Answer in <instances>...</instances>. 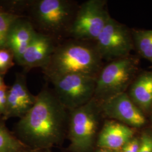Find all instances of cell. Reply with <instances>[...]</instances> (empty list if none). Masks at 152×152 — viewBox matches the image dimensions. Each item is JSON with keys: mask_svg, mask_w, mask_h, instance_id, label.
Segmentation results:
<instances>
[{"mask_svg": "<svg viewBox=\"0 0 152 152\" xmlns=\"http://www.w3.org/2000/svg\"><path fill=\"white\" fill-rule=\"evenodd\" d=\"M69 110L54 92L44 88L31 109L20 118L15 135L31 150L51 149L67 135Z\"/></svg>", "mask_w": 152, "mask_h": 152, "instance_id": "cell-1", "label": "cell"}, {"mask_svg": "<svg viewBox=\"0 0 152 152\" xmlns=\"http://www.w3.org/2000/svg\"><path fill=\"white\" fill-rule=\"evenodd\" d=\"M135 131L127 125L114 120L105 122L98 136L100 148L120 151L133 137Z\"/></svg>", "mask_w": 152, "mask_h": 152, "instance_id": "cell-12", "label": "cell"}, {"mask_svg": "<svg viewBox=\"0 0 152 152\" xmlns=\"http://www.w3.org/2000/svg\"><path fill=\"white\" fill-rule=\"evenodd\" d=\"M36 32L29 22L20 18L13 24L7 39L6 49L11 51L18 63Z\"/></svg>", "mask_w": 152, "mask_h": 152, "instance_id": "cell-13", "label": "cell"}, {"mask_svg": "<svg viewBox=\"0 0 152 152\" xmlns=\"http://www.w3.org/2000/svg\"><path fill=\"white\" fill-rule=\"evenodd\" d=\"M55 95L69 110L90 102L94 97L96 77L81 73H71L50 80Z\"/></svg>", "mask_w": 152, "mask_h": 152, "instance_id": "cell-6", "label": "cell"}, {"mask_svg": "<svg viewBox=\"0 0 152 152\" xmlns=\"http://www.w3.org/2000/svg\"><path fill=\"white\" fill-rule=\"evenodd\" d=\"M19 18V16L17 15L0 10V49H6L10 30Z\"/></svg>", "mask_w": 152, "mask_h": 152, "instance_id": "cell-17", "label": "cell"}, {"mask_svg": "<svg viewBox=\"0 0 152 152\" xmlns=\"http://www.w3.org/2000/svg\"><path fill=\"white\" fill-rule=\"evenodd\" d=\"M55 49L50 36L36 32L18 63L30 68L42 67L44 69L48 65Z\"/></svg>", "mask_w": 152, "mask_h": 152, "instance_id": "cell-11", "label": "cell"}, {"mask_svg": "<svg viewBox=\"0 0 152 152\" xmlns=\"http://www.w3.org/2000/svg\"><path fill=\"white\" fill-rule=\"evenodd\" d=\"M151 119H152V109L151 110Z\"/></svg>", "mask_w": 152, "mask_h": 152, "instance_id": "cell-24", "label": "cell"}, {"mask_svg": "<svg viewBox=\"0 0 152 152\" xmlns=\"http://www.w3.org/2000/svg\"><path fill=\"white\" fill-rule=\"evenodd\" d=\"M36 101V96L29 91L25 77L17 75L14 84L7 90L5 111L1 118L4 121L12 117L21 118L31 109Z\"/></svg>", "mask_w": 152, "mask_h": 152, "instance_id": "cell-10", "label": "cell"}, {"mask_svg": "<svg viewBox=\"0 0 152 152\" xmlns=\"http://www.w3.org/2000/svg\"><path fill=\"white\" fill-rule=\"evenodd\" d=\"M100 104L102 114L134 129L146 124L145 114L131 99L127 92L115 95Z\"/></svg>", "mask_w": 152, "mask_h": 152, "instance_id": "cell-9", "label": "cell"}, {"mask_svg": "<svg viewBox=\"0 0 152 152\" xmlns=\"http://www.w3.org/2000/svg\"><path fill=\"white\" fill-rule=\"evenodd\" d=\"M139 59L131 55L109 61L96 77L94 98L102 103L126 92L139 73Z\"/></svg>", "mask_w": 152, "mask_h": 152, "instance_id": "cell-4", "label": "cell"}, {"mask_svg": "<svg viewBox=\"0 0 152 152\" xmlns=\"http://www.w3.org/2000/svg\"><path fill=\"white\" fill-rule=\"evenodd\" d=\"M138 152H152V132L144 131L140 139Z\"/></svg>", "mask_w": 152, "mask_h": 152, "instance_id": "cell-19", "label": "cell"}, {"mask_svg": "<svg viewBox=\"0 0 152 152\" xmlns=\"http://www.w3.org/2000/svg\"><path fill=\"white\" fill-rule=\"evenodd\" d=\"M134 49L142 58L152 63V29H131Z\"/></svg>", "mask_w": 152, "mask_h": 152, "instance_id": "cell-16", "label": "cell"}, {"mask_svg": "<svg viewBox=\"0 0 152 152\" xmlns=\"http://www.w3.org/2000/svg\"><path fill=\"white\" fill-rule=\"evenodd\" d=\"M14 55L7 49H0V75L5 73L13 65Z\"/></svg>", "mask_w": 152, "mask_h": 152, "instance_id": "cell-18", "label": "cell"}, {"mask_svg": "<svg viewBox=\"0 0 152 152\" xmlns=\"http://www.w3.org/2000/svg\"><path fill=\"white\" fill-rule=\"evenodd\" d=\"M0 118V152H29L31 149L15 133L9 130Z\"/></svg>", "mask_w": 152, "mask_h": 152, "instance_id": "cell-15", "label": "cell"}, {"mask_svg": "<svg viewBox=\"0 0 152 152\" xmlns=\"http://www.w3.org/2000/svg\"><path fill=\"white\" fill-rule=\"evenodd\" d=\"M120 151L112 150V149H105V148H99V149L98 150L97 152H120Z\"/></svg>", "mask_w": 152, "mask_h": 152, "instance_id": "cell-21", "label": "cell"}, {"mask_svg": "<svg viewBox=\"0 0 152 152\" xmlns=\"http://www.w3.org/2000/svg\"><path fill=\"white\" fill-rule=\"evenodd\" d=\"M110 17L106 1L88 0L77 8L68 31L76 40L95 42Z\"/></svg>", "mask_w": 152, "mask_h": 152, "instance_id": "cell-5", "label": "cell"}, {"mask_svg": "<svg viewBox=\"0 0 152 152\" xmlns=\"http://www.w3.org/2000/svg\"><path fill=\"white\" fill-rule=\"evenodd\" d=\"M139 145L140 139L134 137L122 147L120 152H138Z\"/></svg>", "mask_w": 152, "mask_h": 152, "instance_id": "cell-20", "label": "cell"}, {"mask_svg": "<svg viewBox=\"0 0 152 152\" xmlns=\"http://www.w3.org/2000/svg\"><path fill=\"white\" fill-rule=\"evenodd\" d=\"M29 152H52L51 149H39V150H31Z\"/></svg>", "mask_w": 152, "mask_h": 152, "instance_id": "cell-23", "label": "cell"}, {"mask_svg": "<svg viewBox=\"0 0 152 152\" xmlns=\"http://www.w3.org/2000/svg\"><path fill=\"white\" fill-rule=\"evenodd\" d=\"M75 39L56 48L48 65L44 69L49 79L71 73L97 77L103 60L94 45Z\"/></svg>", "mask_w": 152, "mask_h": 152, "instance_id": "cell-2", "label": "cell"}, {"mask_svg": "<svg viewBox=\"0 0 152 152\" xmlns=\"http://www.w3.org/2000/svg\"><path fill=\"white\" fill-rule=\"evenodd\" d=\"M94 42L102 60L109 61L127 57L134 49L131 29L112 17Z\"/></svg>", "mask_w": 152, "mask_h": 152, "instance_id": "cell-7", "label": "cell"}, {"mask_svg": "<svg viewBox=\"0 0 152 152\" xmlns=\"http://www.w3.org/2000/svg\"><path fill=\"white\" fill-rule=\"evenodd\" d=\"M77 10L69 1L40 0L36 7V16L44 30L59 32L66 28L69 31Z\"/></svg>", "mask_w": 152, "mask_h": 152, "instance_id": "cell-8", "label": "cell"}, {"mask_svg": "<svg viewBox=\"0 0 152 152\" xmlns=\"http://www.w3.org/2000/svg\"><path fill=\"white\" fill-rule=\"evenodd\" d=\"M102 114L100 104L94 98L83 105L69 110L67 136L72 152H90L94 145Z\"/></svg>", "mask_w": 152, "mask_h": 152, "instance_id": "cell-3", "label": "cell"}, {"mask_svg": "<svg viewBox=\"0 0 152 152\" xmlns=\"http://www.w3.org/2000/svg\"><path fill=\"white\" fill-rule=\"evenodd\" d=\"M132 102L145 114L152 109V71L139 73L127 92Z\"/></svg>", "mask_w": 152, "mask_h": 152, "instance_id": "cell-14", "label": "cell"}, {"mask_svg": "<svg viewBox=\"0 0 152 152\" xmlns=\"http://www.w3.org/2000/svg\"><path fill=\"white\" fill-rule=\"evenodd\" d=\"M3 88H7V86H6L3 78L0 75V89H3Z\"/></svg>", "mask_w": 152, "mask_h": 152, "instance_id": "cell-22", "label": "cell"}]
</instances>
